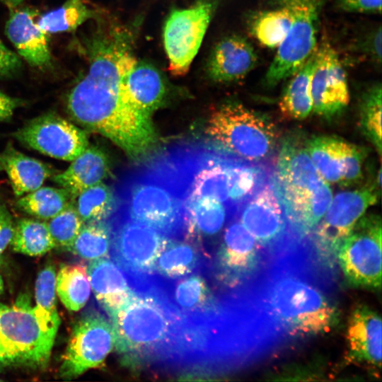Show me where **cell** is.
<instances>
[{"mask_svg":"<svg viewBox=\"0 0 382 382\" xmlns=\"http://www.w3.org/2000/svg\"><path fill=\"white\" fill-rule=\"evenodd\" d=\"M382 92L380 83L374 84L362 95L359 104V127L362 134L381 155Z\"/></svg>","mask_w":382,"mask_h":382,"instance_id":"cell-37","label":"cell"},{"mask_svg":"<svg viewBox=\"0 0 382 382\" xmlns=\"http://www.w3.org/2000/svg\"><path fill=\"white\" fill-rule=\"evenodd\" d=\"M198 243L185 238H168L161 250L154 274L166 279H176L209 267Z\"/></svg>","mask_w":382,"mask_h":382,"instance_id":"cell-24","label":"cell"},{"mask_svg":"<svg viewBox=\"0 0 382 382\" xmlns=\"http://www.w3.org/2000/svg\"><path fill=\"white\" fill-rule=\"evenodd\" d=\"M13 136L29 148L67 161H72L88 146L87 135L81 129L54 112L27 122Z\"/></svg>","mask_w":382,"mask_h":382,"instance_id":"cell-14","label":"cell"},{"mask_svg":"<svg viewBox=\"0 0 382 382\" xmlns=\"http://www.w3.org/2000/svg\"><path fill=\"white\" fill-rule=\"evenodd\" d=\"M381 325L380 316L360 304L350 313L347 328L348 360L375 374L381 366Z\"/></svg>","mask_w":382,"mask_h":382,"instance_id":"cell-19","label":"cell"},{"mask_svg":"<svg viewBox=\"0 0 382 382\" xmlns=\"http://www.w3.org/2000/svg\"><path fill=\"white\" fill-rule=\"evenodd\" d=\"M306 146L318 173L327 183L341 185L360 168V146L342 139L332 136L313 137L306 141Z\"/></svg>","mask_w":382,"mask_h":382,"instance_id":"cell-18","label":"cell"},{"mask_svg":"<svg viewBox=\"0 0 382 382\" xmlns=\"http://www.w3.org/2000/svg\"><path fill=\"white\" fill-rule=\"evenodd\" d=\"M207 132L226 151L252 163L269 158L278 139L275 125L268 117L236 102L213 111Z\"/></svg>","mask_w":382,"mask_h":382,"instance_id":"cell-5","label":"cell"},{"mask_svg":"<svg viewBox=\"0 0 382 382\" xmlns=\"http://www.w3.org/2000/svg\"><path fill=\"white\" fill-rule=\"evenodd\" d=\"M110 222L111 255L134 289L154 274L156 261L168 238L117 211Z\"/></svg>","mask_w":382,"mask_h":382,"instance_id":"cell-8","label":"cell"},{"mask_svg":"<svg viewBox=\"0 0 382 382\" xmlns=\"http://www.w3.org/2000/svg\"><path fill=\"white\" fill-rule=\"evenodd\" d=\"M185 207L187 233L184 238L198 243L203 238H211L217 235L230 218L227 206L211 198L187 200L185 202Z\"/></svg>","mask_w":382,"mask_h":382,"instance_id":"cell-27","label":"cell"},{"mask_svg":"<svg viewBox=\"0 0 382 382\" xmlns=\"http://www.w3.org/2000/svg\"><path fill=\"white\" fill-rule=\"evenodd\" d=\"M15 227L6 206L0 202V255L11 242Z\"/></svg>","mask_w":382,"mask_h":382,"instance_id":"cell-43","label":"cell"},{"mask_svg":"<svg viewBox=\"0 0 382 382\" xmlns=\"http://www.w3.org/2000/svg\"><path fill=\"white\" fill-rule=\"evenodd\" d=\"M78 40L88 61L87 72L66 96L74 120L112 141L129 156L146 153L156 141L150 115L130 99L125 76L137 61L133 27L100 16Z\"/></svg>","mask_w":382,"mask_h":382,"instance_id":"cell-2","label":"cell"},{"mask_svg":"<svg viewBox=\"0 0 382 382\" xmlns=\"http://www.w3.org/2000/svg\"><path fill=\"white\" fill-rule=\"evenodd\" d=\"M5 305L0 303V311L4 307Z\"/></svg>","mask_w":382,"mask_h":382,"instance_id":"cell-48","label":"cell"},{"mask_svg":"<svg viewBox=\"0 0 382 382\" xmlns=\"http://www.w3.org/2000/svg\"><path fill=\"white\" fill-rule=\"evenodd\" d=\"M98 16L83 0H66L59 8L43 13L38 18L37 25L47 34L71 32Z\"/></svg>","mask_w":382,"mask_h":382,"instance_id":"cell-33","label":"cell"},{"mask_svg":"<svg viewBox=\"0 0 382 382\" xmlns=\"http://www.w3.org/2000/svg\"><path fill=\"white\" fill-rule=\"evenodd\" d=\"M343 11L361 13H381V0H337Z\"/></svg>","mask_w":382,"mask_h":382,"instance_id":"cell-42","label":"cell"},{"mask_svg":"<svg viewBox=\"0 0 382 382\" xmlns=\"http://www.w3.org/2000/svg\"><path fill=\"white\" fill-rule=\"evenodd\" d=\"M114 347L131 369L161 368L176 329L179 313L155 278L134 289L127 301L109 316Z\"/></svg>","mask_w":382,"mask_h":382,"instance_id":"cell-3","label":"cell"},{"mask_svg":"<svg viewBox=\"0 0 382 382\" xmlns=\"http://www.w3.org/2000/svg\"><path fill=\"white\" fill-rule=\"evenodd\" d=\"M229 194L228 208L230 217L247 200L264 189L270 180V170L259 165L238 158L228 168Z\"/></svg>","mask_w":382,"mask_h":382,"instance_id":"cell-29","label":"cell"},{"mask_svg":"<svg viewBox=\"0 0 382 382\" xmlns=\"http://www.w3.org/2000/svg\"><path fill=\"white\" fill-rule=\"evenodd\" d=\"M108 173L109 161L105 154L96 147L88 146L66 170L54 175L52 180L67 190L74 199L85 190L101 183Z\"/></svg>","mask_w":382,"mask_h":382,"instance_id":"cell-25","label":"cell"},{"mask_svg":"<svg viewBox=\"0 0 382 382\" xmlns=\"http://www.w3.org/2000/svg\"><path fill=\"white\" fill-rule=\"evenodd\" d=\"M0 170H2V168H1V166H0Z\"/></svg>","mask_w":382,"mask_h":382,"instance_id":"cell-49","label":"cell"},{"mask_svg":"<svg viewBox=\"0 0 382 382\" xmlns=\"http://www.w3.org/2000/svg\"><path fill=\"white\" fill-rule=\"evenodd\" d=\"M87 274L95 296L108 316L122 307L134 291L125 272L108 258L91 260Z\"/></svg>","mask_w":382,"mask_h":382,"instance_id":"cell-23","label":"cell"},{"mask_svg":"<svg viewBox=\"0 0 382 382\" xmlns=\"http://www.w3.org/2000/svg\"><path fill=\"white\" fill-rule=\"evenodd\" d=\"M22 62L15 52L8 49L0 39V79H8L17 74Z\"/></svg>","mask_w":382,"mask_h":382,"instance_id":"cell-41","label":"cell"},{"mask_svg":"<svg viewBox=\"0 0 382 382\" xmlns=\"http://www.w3.org/2000/svg\"><path fill=\"white\" fill-rule=\"evenodd\" d=\"M116 211L169 238L187 233L185 197L168 174L151 159L126 175L116 192Z\"/></svg>","mask_w":382,"mask_h":382,"instance_id":"cell-4","label":"cell"},{"mask_svg":"<svg viewBox=\"0 0 382 382\" xmlns=\"http://www.w3.org/2000/svg\"><path fill=\"white\" fill-rule=\"evenodd\" d=\"M23 1L24 0H0V2L6 5L11 11L17 8Z\"/></svg>","mask_w":382,"mask_h":382,"instance_id":"cell-46","label":"cell"},{"mask_svg":"<svg viewBox=\"0 0 382 382\" xmlns=\"http://www.w3.org/2000/svg\"><path fill=\"white\" fill-rule=\"evenodd\" d=\"M4 288L3 280L0 276V294L2 292Z\"/></svg>","mask_w":382,"mask_h":382,"instance_id":"cell-47","label":"cell"},{"mask_svg":"<svg viewBox=\"0 0 382 382\" xmlns=\"http://www.w3.org/2000/svg\"><path fill=\"white\" fill-rule=\"evenodd\" d=\"M286 7L290 24L266 73L265 83L274 86L291 76L314 53L318 45L320 16L325 0H272Z\"/></svg>","mask_w":382,"mask_h":382,"instance_id":"cell-7","label":"cell"},{"mask_svg":"<svg viewBox=\"0 0 382 382\" xmlns=\"http://www.w3.org/2000/svg\"><path fill=\"white\" fill-rule=\"evenodd\" d=\"M23 104L21 99L8 96L0 90V122L9 120L15 110Z\"/></svg>","mask_w":382,"mask_h":382,"instance_id":"cell-45","label":"cell"},{"mask_svg":"<svg viewBox=\"0 0 382 382\" xmlns=\"http://www.w3.org/2000/svg\"><path fill=\"white\" fill-rule=\"evenodd\" d=\"M37 13L24 8L11 10L5 32L18 54L30 66L45 69L52 65L47 33L37 25Z\"/></svg>","mask_w":382,"mask_h":382,"instance_id":"cell-20","label":"cell"},{"mask_svg":"<svg viewBox=\"0 0 382 382\" xmlns=\"http://www.w3.org/2000/svg\"><path fill=\"white\" fill-rule=\"evenodd\" d=\"M270 182L284 211L289 230L300 238L309 236L331 202L332 192L328 183L323 180L312 190L298 191L283 186L272 176Z\"/></svg>","mask_w":382,"mask_h":382,"instance_id":"cell-17","label":"cell"},{"mask_svg":"<svg viewBox=\"0 0 382 382\" xmlns=\"http://www.w3.org/2000/svg\"><path fill=\"white\" fill-rule=\"evenodd\" d=\"M125 83L132 102L149 113L161 104L166 94L165 83L160 71L137 59L127 72Z\"/></svg>","mask_w":382,"mask_h":382,"instance_id":"cell-28","label":"cell"},{"mask_svg":"<svg viewBox=\"0 0 382 382\" xmlns=\"http://www.w3.org/2000/svg\"><path fill=\"white\" fill-rule=\"evenodd\" d=\"M335 271L318 259L306 236L270 256L251 279L229 291L255 359L335 325Z\"/></svg>","mask_w":382,"mask_h":382,"instance_id":"cell-1","label":"cell"},{"mask_svg":"<svg viewBox=\"0 0 382 382\" xmlns=\"http://www.w3.org/2000/svg\"><path fill=\"white\" fill-rule=\"evenodd\" d=\"M110 244L109 226L100 221L91 222L83 225L68 249L81 258L93 260L107 257Z\"/></svg>","mask_w":382,"mask_h":382,"instance_id":"cell-36","label":"cell"},{"mask_svg":"<svg viewBox=\"0 0 382 382\" xmlns=\"http://www.w3.org/2000/svg\"><path fill=\"white\" fill-rule=\"evenodd\" d=\"M274 8L253 14L248 28L253 36L262 45L277 49L284 40L290 24L289 10L279 5Z\"/></svg>","mask_w":382,"mask_h":382,"instance_id":"cell-32","label":"cell"},{"mask_svg":"<svg viewBox=\"0 0 382 382\" xmlns=\"http://www.w3.org/2000/svg\"><path fill=\"white\" fill-rule=\"evenodd\" d=\"M115 200L110 188L99 183L77 196L76 211L83 223L101 221L113 213Z\"/></svg>","mask_w":382,"mask_h":382,"instance_id":"cell-38","label":"cell"},{"mask_svg":"<svg viewBox=\"0 0 382 382\" xmlns=\"http://www.w3.org/2000/svg\"><path fill=\"white\" fill-rule=\"evenodd\" d=\"M71 197L64 188L40 187L21 196L17 207L28 214L42 219H50L62 211Z\"/></svg>","mask_w":382,"mask_h":382,"instance_id":"cell-34","label":"cell"},{"mask_svg":"<svg viewBox=\"0 0 382 382\" xmlns=\"http://www.w3.org/2000/svg\"><path fill=\"white\" fill-rule=\"evenodd\" d=\"M381 28L378 26L366 38L364 49L371 59L378 64L381 62Z\"/></svg>","mask_w":382,"mask_h":382,"instance_id":"cell-44","label":"cell"},{"mask_svg":"<svg viewBox=\"0 0 382 382\" xmlns=\"http://www.w3.org/2000/svg\"><path fill=\"white\" fill-rule=\"evenodd\" d=\"M113 347L110 321L96 310L87 311L72 330L59 376L71 379L91 369L100 367Z\"/></svg>","mask_w":382,"mask_h":382,"instance_id":"cell-12","label":"cell"},{"mask_svg":"<svg viewBox=\"0 0 382 382\" xmlns=\"http://www.w3.org/2000/svg\"><path fill=\"white\" fill-rule=\"evenodd\" d=\"M257 54L245 38L233 35L221 40L209 58V76L219 83H230L245 77L257 65Z\"/></svg>","mask_w":382,"mask_h":382,"instance_id":"cell-21","label":"cell"},{"mask_svg":"<svg viewBox=\"0 0 382 382\" xmlns=\"http://www.w3.org/2000/svg\"><path fill=\"white\" fill-rule=\"evenodd\" d=\"M11 245L16 252L30 255H42L56 244L46 223L23 219L15 227Z\"/></svg>","mask_w":382,"mask_h":382,"instance_id":"cell-35","label":"cell"},{"mask_svg":"<svg viewBox=\"0 0 382 382\" xmlns=\"http://www.w3.org/2000/svg\"><path fill=\"white\" fill-rule=\"evenodd\" d=\"M381 169L371 183L335 195L323 220L313 230L310 239L318 257L335 267L343 240L369 207L376 204L381 193Z\"/></svg>","mask_w":382,"mask_h":382,"instance_id":"cell-9","label":"cell"},{"mask_svg":"<svg viewBox=\"0 0 382 382\" xmlns=\"http://www.w3.org/2000/svg\"><path fill=\"white\" fill-rule=\"evenodd\" d=\"M75 205L72 202L59 214L50 219L47 226L56 244L69 248L83 226Z\"/></svg>","mask_w":382,"mask_h":382,"instance_id":"cell-40","label":"cell"},{"mask_svg":"<svg viewBox=\"0 0 382 382\" xmlns=\"http://www.w3.org/2000/svg\"><path fill=\"white\" fill-rule=\"evenodd\" d=\"M272 176L283 186L298 191L312 190L323 180L311 161L306 142L294 134L282 141Z\"/></svg>","mask_w":382,"mask_h":382,"instance_id":"cell-22","label":"cell"},{"mask_svg":"<svg viewBox=\"0 0 382 382\" xmlns=\"http://www.w3.org/2000/svg\"><path fill=\"white\" fill-rule=\"evenodd\" d=\"M55 288L62 303L68 310H80L91 294L86 266L82 264L62 265L56 276Z\"/></svg>","mask_w":382,"mask_h":382,"instance_id":"cell-31","label":"cell"},{"mask_svg":"<svg viewBox=\"0 0 382 382\" xmlns=\"http://www.w3.org/2000/svg\"><path fill=\"white\" fill-rule=\"evenodd\" d=\"M337 260L352 286L379 289L381 285V221L376 214L363 216L342 242Z\"/></svg>","mask_w":382,"mask_h":382,"instance_id":"cell-10","label":"cell"},{"mask_svg":"<svg viewBox=\"0 0 382 382\" xmlns=\"http://www.w3.org/2000/svg\"><path fill=\"white\" fill-rule=\"evenodd\" d=\"M269 256L251 233L234 217L218 248L214 273L224 290L240 287L263 267Z\"/></svg>","mask_w":382,"mask_h":382,"instance_id":"cell-13","label":"cell"},{"mask_svg":"<svg viewBox=\"0 0 382 382\" xmlns=\"http://www.w3.org/2000/svg\"><path fill=\"white\" fill-rule=\"evenodd\" d=\"M235 217L239 218L269 257L296 238L271 186H266L241 205Z\"/></svg>","mask_w":382,"mask_h":382,"instance_id":"cell-15","label":"cell"},{"mask_svg":"<svg viewBox=\"0 0 382 382\" xmlns=\"http://www.w3.org/2000/svg\"><path fill=\"white\" fill-rule=\"evenodd\" d=\"M56 333L40 319L26 294L4 306L0 311V369L46 365Z\"/></svg>","mask_w":382,"mask_h":382,"instance_id":"cell-6","label":"cell"},{"mask_svg":"<svg viewBox=\"0 0 382 382\" xmlns=\"http://www.w3.org/2000/svg\"><path fill=\"white\" fill-rule=\"evenodd\" d=\"M312 110L325 118L340 115L349 93L345 71L336 50L325 38L317 45L311 78Z\"/></svg>","mask_w":382,"mask_h":382,"instance_id":"cell-16","label":"cell"},{"mask_svg":"<svg viewBox=\"0 0 382 382\" xmlns=\"http://www.w3.org/2000/svg\"><path fill=\"white\" fill-rule=\"evenodd\" d=\"M55 282L54 267L50 264L45 265L36 279L35 308L40 319L57 332L60 319L57 311Z\"/></svg>","mask_w":382,"mask_h":382,"instance_id":"cell-39","label":"cell"},{"mask_svg":"<svg viewBox=\"0 0 382 382\" xmlns=\"http://www.w3.org/2000/svg\"><path fill=\"white\" fill-rule=\"evenodd\" d=\"M314 63L315 52L291 76L284 90L279 106L286 118L302 120L312 110L311 78Z\"/></svg>","mask_w":382,"mask_h":382,"instance_id":"cell-30","label":"cell"},{"mask_svg":"<svg viewBox=\"0 0 382 382\" xmlns=\"http://www.w3.org/2000/svg\"><path fill=\"white\" fill-rule=\"evenodd\" d=\"M0 166L17 197L40 187L53 173L47 164L17 151L10 144L0 153Z\"/></svg>","mask_w":382,"mask_h":382,"instance_id":"cell-26","label":"cell"},{"mask_svg":"<svg viewBox=\"0 0 382 382\" xmlns=\"http://www.w3.org/2000/svg\"><path fill=\"white\" fill-rule=\"evenodd\" d=\"M219 0H197L191 6L173 9L163 26V39L168 69L185 74L202 44Z\"/></svg>","mask_w":382,"mask_h":382,"instance_id":"cell-11","label":"cell"}]
</instances>
